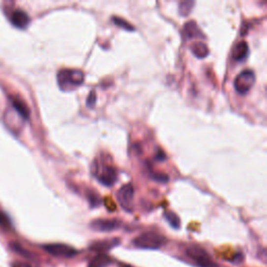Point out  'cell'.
I'll list each match as a JSON object with an SVG mask.
<instances>
[{
	"mask_svg": "<svg viewBox=\"0 0 267 267\" xmlns=\"http://www.w3.org/2000/svg\"><path fill=\"white\" fill-rule=\"evenodd\" d=\"M84 81V72L76 69H63L58 73V83L62 90H70L71 87L81 86Z\"/></svg>",
	"mask_w": 267,
	"mask_h": 267,
	"instance_id": "obj_1",
	"label": "cell"
},
{
	"mask_svg": "<svg viewBox=\"0 0 267 267\" xmlns=\"http://www.w3.org/2000/svg\"><path fill=\"white\" fill-rule=\"evenodd\" d=\"M133 243L138 248L159 249L166 243V238L156 232H146L138 236Z\"/></svg>",
	"mask_w": 267,
	"mask_h": 267,
	"instance_id": "obj_2",
	"label": "cell"
},
{
	"mask_svg": "<svg viewBox=\"0 0 267 267\" xmlns=\"http://www.w3.org/2000/svg\"><path fill=\"white\" fill-rule=\"evenodd\" d=\"M187 256L192 259L200 267H217L216 264L213 262L209 254L206 249L201 246H190L187 248Z\"/></svg>",
	"mask_w": 267,
	"mask_h": 267,
	"instance_id": "obj_3",
	"label": "cell"
},
{
	"mask_svg": "<svg viewBox=\"0 0 267 267\" xmlns=\"http://www.w3.org/2000/svg\"><path fill=\"white\" fill-rule=\"evenodd\" d=\"M256 82V76L254 71L244 70L237 75L234 81V87L239 94H246L253 88Z\"/></svg>",
	"mask_w": 267,
	"mask_h": 267,
	"instance_id": "obj_4",
	"label": "cell"
},
{
	"mask_svg": "<svg viewBox=\"0 0 267 267\" xmlns=\"http://www.w3.org/2000/svg\"><path fill=\"white\" fill-rule=\"evenodd\" d=\"M43 248H44L48 254L56 256V257L72 258L79 254V252H77L75 248L69 246L67 244H63V243L45 244L44 246H43Z\"/></svg>",
	"mask_w": 267,
	"mask_h": 267,
	"instance_id": "obj_5",
	"label": "cell"
},
{
	"mask_svg": "<svg viewBox=\"0 0 267 267\" xmlns=\"http://www.w3.org/2000/svg\"><path fill=\"white\" fill-rule=\"evenodd\" d=\"M117 200L120 206L126 211H132L134 200V187L132 184H126L119 189L117 192Z\"/></svg>",
	"mask_w": 267,
	"mask_h": 267,
	"instance_id": "obj_6",
	"label": "cell"
},
{
	"mask_svg": "<svg viewBox=\"0 0 267 267\" xmlns=\"http://www.w3.org/2000/svg\"><path fill=\"white\" fill-rule=\"evenodd\" d=\"M95 175L99 182L107 187L113 186L117 180V172L115 168L111 166H103L101 168H98Z\"/></svg>",
	"mask_w": 267,
	"mask_h": 267,
	"instance_id": "obj_7",
	"label": "cell"
},
{
	"mask_svg": "<svg viewBox=\"0 0 267 267\" xmlns=\"http://www.w3.org/2000/svg\"><path fill=\"white\" fill-rule=\"evenodd\" d=\"M90 226L97 232H112L119 229L121 222L116 219H96L92 221Z\"/></svg>",
	"mask_w": 267,
	"mask_h": 267,
	"instance_id": "obj_8",
	"label": "cell"
},
{
	"mask_svg": "<svg viewBox=\"0 0 267 267\" xmlns=\"http://www.w3.org/2000/svg\"><path fill=\"white\" fill-rule=\"evenodd\" d=\"M30 16L22 10H16L11 15V22L16 29L24 30L30 24Z\"/></svg>",
	"mask_w": 267,
	"mask_h": 267,
	"instance_id": "obj_9",
	"label": "cell"
},
{
	"mask_svg": "<svg viewBox=\"0 0 267 267\" xmlns=\"http://www.w3.org/2000/svg\"><path fill=\"white\" fill-rule=\"evenodd\" d=\"M119 243V241L117 239H112V240H105V241H98V242L93 243L91 245V249L95 252H98L100 254H102L103 252H107L109 249L113 248L114 246H116Z\"/></svg>",
	"mask_w": 267,
	"mask_h": 267,
	"instance_id": "obj_10",
	"label": "cell"
},
{
	"mask_svg": "<svg viewBox=\"0 0 267 267\" xmlns=\"http://www.w3.org/2000/svg\"><path fill=\"white\" fill-rule=\"evenodd\" d=\"M248 56V45L247 43L242 41L239 42L235 45L233 49V59L237 62L243 61V59Z\"/></svg>",
	"mask_w": 267,
	"mask_h": 267,
	"instance_id": "obj_11",
	"label": "cell"
},
{
	"mask_svg": "<svg viewBox=\"0 0 267 267\" xmlns=\"http://www.w3.org/2000/svg\"><path fill=\"white\" fill-rule=\"evenodd\" d=\"M11 102H12V106L14 107V109L17 112V113H18L23 119H29L30 110H29L28 106L25 105V103L21 99L13 97L11 99Z\"/></svg>",
	"mask_w": 267,
	"mask_h": 267,
	"instance_id": "obj_12",
	"label": "cell"
},
{
	"mask_svg": "<svg viewBox=\"0 0 267 267\" xmlns=\"http://www.w3.org/2000/svg\"><path fill=\"white\" fill-rule=\"evenodd\" d=\"M202 31L197 28V25L194 21H189L184 27V37L186 39H192L195 37H201Z\"/></svg>",
	"mask_w": 267,
	"mask_h": 267,
	"instance_id": "obj_13",
	"label": "cell"
},
{
	"mask_svg": "<svg viewBox=\"0 0 267 267\" xmlns=\"http://www.w3.org/2000/svg\"><path fill=\"white\" fill-rule=\"evenodd\" d=\"M191 50H192L193 55L199 59H204L209 55L208 46H207L205 43L202 41L193 43L192 46H191Z\"/></svg>",
	"mask_w": 267,
	"mask_h": 267,
	"instance_id": "obj_14",
	"label": "cell"
},
{
	"mask_svg": "<svg viewBox=\"0 0 267 267\" xmlns=\"http://www.w3.org/2000/svg\"><path fill=\"white\" fill-rule=\"evenodd\" d=\"M110 264V258L105 254H99L95 258H93L88 267H108Z\"/></svg>",
	"mask_w": 267,
	"mask_h": 267,
	"instance_id": "obj_15",
	"label": "cell"
},
{
	"mask_svg": "<svg viewBox=\"0 0 267 267\" xmlns=\"http://www.w3.org/2000/svg\"><path fill=\"white\" fill-rule=\"evenodd\" d=\"M165 218L168 221L169 225L174 229H178L180 226V220L178 215L174 212H166L165 213Z\"/></svg>",
	"mask_w": 267,
	"mask_h": 267,
	"instance_id": "obj_16",
	"label": "cell"
},
{
	"mask_svg": "<svg viewBox=\"0 0 267 267\" xmlns=\"http://www.w3.org/2000/svg\"><path fill=\"white\" fill-rule=\"evenodd\" d=\"M194 5L193 1H182L179 3V14L182 16H188L192 11V7Z\"/></svg>",
	"mask_w": 267,
	"mask_h": 267,
	"instance_id": "obj_17",
	"label": "cell"
},
{
	"mask_svg": "<svg viewBox=\"0 0 267 267\" xmlns=\"http://www.w3.org/2000/svg\"><path fill=\"white\" fill-rule=\"evenodd\" d=\"M113 22L117 25V27L121 28L123 30H130V31H133L135 30V28L133 27V25L131 23H128L127 21H125L122 18H119V17H113Z\"/></svg>",
	"mask_w": 267,
	"mask_h": 267,
	"instance_id": "obj_18",
	"label": "cell"
},
{
	"mask_svg": "<svg viewBox=\"0 0 267 267\" xmlns=\"http://www.w3.org/2000/svg\"><path fill=\"white\" fill-rule=\"evenodd\" d=\"M95 103H96V93L95 91H91L87 98V106L89 108H94L95 107Z\"/></svg>",
	"mask_w": 267,
	"mask_h": 267,
	"instance_id": "obj_19",
	"label": "cell"
},
{
	"mask_svg": "<svg viewBox=\"0 0 267 267\" xmlns=\"http://www.w3.org/2000/svg\"><path fill=\"white\" fill-rule=\"evenodd\" d=\"M12 267H31L30 264L21 263V262H15L12 264Z\"/></svg>",
	"mask_w": 267,
	"mask_h": 267,
	"instance_id": "obj_20",
	"label": "cell"
},
{
	"mask_svg": "<svg viewBox=\"0 0 267 267\" xmlns=\"http://www.w3.org/2000/svg\"><path fill=\"white\" fill-rule=\"evenodd\" d=\"M0 223H1L2 226H6V225H8V220L5 218L4 215H2L1 213H0Z\"/></svg>",
	"mask_w": 267,
	"mask_h": 267,
	"instance_id": "obj_21",
	"label": "cell"
}]
</instances>
